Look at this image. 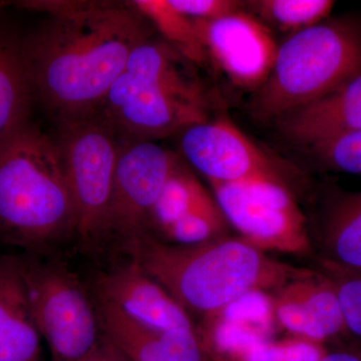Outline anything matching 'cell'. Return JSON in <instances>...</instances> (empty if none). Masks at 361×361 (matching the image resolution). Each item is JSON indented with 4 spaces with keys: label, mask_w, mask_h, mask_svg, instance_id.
<instances>
[{
    "label": "cell",
    "mask_w": 361,
    "mask_h": 361,
    "mask_svg": "<svg viewBox=\"0 0 361 361\" xmlns=\"http://www.w3.org/2000/svg\"><path fill=\"white\" fill-rule=\"evenodd\" d=\"M49 13L23 39L33 96L59 123L92 115L122 75L149 23L130 2L28 1Z\"/></svg>",
    "instance_id": "obj_1"
},
{
    "label": "cell",
    "mask_w": 361,
    "mask_h": 361,
    "mask_svg": "<svg viewBox=\"0 0 361 361\" xmlns=\"http://www.w3.org/2000/svg\"><path fill=\"white\" fill-rule=\"evenodd\" d=\"M123 245L133 262L189 315L206 317L246 294H273L311 273L270 257L240 236L226 235L193 245H177L148 234Z\"/></svg>",
    "instance_id": "obj_2"
},
{
    "label": "cell",
    "mask_w": 361,
    "mask_h": 361,
    "mask_svg": "<svg viewBox=\"0 0 361 361\" xmlns=\"http://www.w3.org/2000/svg\"><path fill=\"white\" fill-rule=\"evenodd\" d=\"M194 65L165 40L149 37L97 113L123 141L153 142L205 123L209 99Z\"/></svg>",
    "instance_id": "obj_3"
},
{
    "label": "cell",
    "mask_w": 361,
    "mask_h": 361,
    "mask_svg": "<svg viewBox=\"0 0 361 361\" xmlns=\"http://www.w3.org/2000/svg\"><path fill=\"white\" fill-rule=\"evenodd\" d=\"M77 225L58 141L27 122L0 147V234L39 249L77 233Z\"/></svg>",
    "instance_id": "obj_4"
},
{
    "label": "cell",
    "mask_w": 361,
    "mask_h": 361,
    "mask_svg": "<svg viewBox=\"0 0 361 361\" xmlns=\"http://www.w3.org/2000/svg\"><path fill=\"white\" fill-rule=\"evenodd\" d=\"M361 73V18L341 16L294 33L278 47L269 78L251 110L282 118L322 99Z\"/></svg>",
    "instance_id": "obj_5"
},
{
    "label": "cell",
    "mask_w": 361,
    "mask_h": 361,
    "mask_svg": "<svg viewBox=\"0 0 361 361\" xmlns=\"http://www.w3.org/2000/svg\"><path fill=\"white\" fill-rule=\"evenodd\" d=\"M56 139L77 211L78 236L94 245L109 235L120 137L94 113L59 123Z\"/></svg>",
    "instance_id": "obj_6"
},
{
    "label": "cell",
    "mask_w": 361,
    "mask_h": 361,
    "mask_svg": "<svg viewBox=\"0 0 361 361\" xmlns=\"http://www.w3.org/2000/svg\"><path fill=\"white\" fill-rule=\"evenodd\" d=\"M20 262L33 319L52 361H80L103 336L96 303L63 265Z\"/></svg>",
    "instance_id": "obj_7"
},
{
    "label": "cell",
    "mask_w": 361,
    "mask_h": 361,
    "mask_svg": "<svg viewBox=\"0 0 361 361\" xmlns=\"http://www.w3.org/2000/svg\"><path fill=\"white\" fill-rule=\"evenodd\" d=\"M209 184L228 224L256 248L295 255L312 250L307 220L286 185L268 180Z\"/></svg>",
    "instance_id": "obj_8"
},
{
    "label": "cell",
    "mask_w": 361,
    "mask_h": 361,
    "mask_svg": "<svg viewBox=\"0 0 361 361\" xmlns=\"http://www.w3.org/2000/svg\"><path fill=\"white\" fill-rule=\"evenodd\" d=\"M179 159L152 141H123L116 161L109 235L123 244L151 234V217Z\"/></svg>",
    "instance_id": "obj_9"
},
{
    "label": "cell",
    "mask_w": 361,
    "mask_h": 361,
    "mask_svg": "<svg viewBox=\"0 0 361 361\" xmlns=\"http://www.w3.org/2000/svg\"><path fill=\"white\" fill-rule=\"evenodd\" d=\"M180 147L209 182L268 180L286 185L272 159L224 116L183 130Z\"/></svg>",
    "instance_id": "obj_10"
},
{
    "label": "cell",
    "mask_w": 361,
    "mask_h": 361,
    "mask_svg": "<svg viewBox=\"0 0 361 361\" xmlns=\"http://www.w3.org/2000/svg\"><path fill=\"white\" fill-rule=\"evenodd\" d=\"M194 20L208 59L233 85L258 90L265 84L276 59L278 45L260 20L245 11L219 20Z\"/></svg>",
    "instance_id": "obj_11"
},
{
    "label": "cell",
    "mask_w": 361,
    "mask_h": 361,
    "mask_svg": "<svg viewBox=\"0 0 361 361\" xmlns=\"http://www.w3.org/2000/svg\"><path fill=\"white\" fill-rule=\"evenodd\" d=\"M270 297L275 322L298 338L319 343L348 334L336 292L319 271L297 278Z\"/></svg>",
    "instance_id": "obj_12"
},
{
    "label": "cell",
    "mask_w": 361,
    "mask_h": 361,
    "mask_svg": "<svg viewBox=\"0 0 361 361\" xmlns=\"http://www.w3.org/2000/svg\"><path fill=\"white\" fill-rule=\"evenodd\" d=\"M96 290L97 298L113 304L149 329L195 330L191 316L134 262L99 275Z\"/></svg>",
    "instance_id": "obj_13"
},
{
    "label": "cell",
    "mask_w": 361,
    "mask_h": 361,
    "mask_svg": "<svg viewBox=\"0 0 361 361\" xmlns=\"http://www.w3.org/2000/svg\"><path fill=\"white\" fill-rule=\"evenodd\" d=\"M96 306L103 334L130 361H202L201 343L195 330L155 331L108 301L97 298Z\"/></svg>",
    "instance_id": "obj_14"
},
{
    "label": "cell",
    "mask_w": 361,
    "mask_h": 361,
    "mask_svg": "<svg viewBox=\"0 0 361 361\" xmlns=\"http://www.w3.org/2000/svg\"><path fill=\"white\" fill-rule=\"evenodd\" d=\"M277 123L288 139L307 147L361 132V73L331 94L278 118Z\"/></svg>",
    "instance_id": "obj_15"
},
{
    "label": "cell",
    "mask_w": 361,
    "mask_h": 361,
    "mask_svg": "<svg viewBox=\"0 0 361 361\" xmlns=\"http://www.w3.org/2000/svg\"><path fill=\"white\" fill-rule=\"evenodd\" d=\"M40 334L33 319L20 260H0V361H37Z\"/></svg>",
    "instance_id": "obj_16"
},
{
    "label": "cell",
    "mask_w": 361,
    "mask_h": 361,
    "mask_svg": "<svg viewBox=\"0 0 361 361\" xmlns=\"http://www.w3.org/2000/svg\"><path fill=\"white\" fill-rule=\"evenodd\" d=\"M316 239L319 259L361 269V192L336 191L329 196Z\"/></svg>",
    "instance_id": "obj_17"
},
{
    "label": "cell",
    "mask_w": 361,
    "mask_h": 361,
    "mask_svg": "<svg viewBox=\"0 0 361 361\" xmlns=\"http://www.w3.org/2000/svg\"><path fill=\"white\" fill-rule=\"evenodd\" d=\"M32 97L23 39L0 30V147L30 122Z\"/></svg>",
    "instance_id": "obj_18"
},
{
    "label": "cell",
    "mask_w": 361,
    "mask_h": 361,
    "mask_svg": "<svg viewBox=\"0 0 361 361\" xmlns=\"http://www.w3.org/2000/svg\"><path fill=\"white\" fill-rule=\"evenodd\" d=\"M215 201L179 160L154 207L151 229L153 228L161 234L178 221Z\"/></svg>",
    "instance_id": "obj_19"
},
{
    "label": "cell",
    "mask_w": 361,
    "mask_h": 361,
    "mask_svg": "<svg viewBox=\"0 0 361 361\" xmlns=\"http://www.w3.org/2000/svg\"><path fill=\"white\" fill-rule=\"evenodd\" d=\"M130 2L149 23L158 28L166 42L195 65H202L208 59L195 20L179 13L171 6L169 0H135Z\"/></svg>",
    "instance_id": "obj_20"
},
{
    "label": "cell",
    "mask_w": 361,
    "mask_h": 361,
    "mask_svg": "<svg viewBox=\"0 0 361 361\" xmlns=\"http://www.w3.org/2000/svg\"><path fill=\"white\" fill-rule=\"evenodd\" d=\"M334 6L331 0H255L246 4L267 23L295 32L322 23Z\"/></svg>",
    "instance_id": "obj_21"
},
{
    "label": "cell",
    "mask_w": 361,
    "mask_h": 361,
    "mask_svg": "<svg viewBox=\"0 0 361 361\" xmlns=\"http://www.w3.org/2000/svg\"><path fill=\"white\" fill-rule=\"evenodd\" d=\"M318 270L331 282L336 292L348 334L361 342V269L318 259Z\"/></svg>",
    "instance_id": "obj_22"
},
{
    "label": "cell",
    "mask_w": 361,
    "mask_h": 361,
    "mask_svg": "<svg viewBox=\"0 0 361 361\" xmlns=\"http://www.w3.org/2000/svg\"><path fill=\"white\" fill-rule=\"evenodd\" d=\"M323 165L361 176V132L342 135L308 147Z\"/></svg>",
    "instance_id": "obj_23"
},
{
    "label": "cell",
    "mask_w": 361,
    "mask_h": 361,
    "mask_svg": "<svg viewBox=\"0 0 361 361\" xmlns=\"http://www.w3.org/2000/svg\"><path fill=\"white\" fill-rule=\"evenodd\" d=\"M323 355L318 343L298 338L279 343L264 342L244 361H319Z\"/></svg>",
    "instance_id": "obj_24"
},
{
    "label": "cell",
    "mask_w": 361,
    "mask_h": 361,
    "mask_svg": "<svg viewBox=\"0 0 361 361\" xmlns=\"http://www.w3.org/2000/svg\"><path fill=\"white\" fill-rule=\"evenodd\" d=\"M171 6L192 20H214L243 11L244 2L235 0H169Z\"/></svg>",
    "instance_id": "obj_25"
},
{
    "label": "cell",
    "mask_w": 361,
    "mask_h": 361,
    "mask_svg": "<svg viewBox=\"0 0 361 361\" xmlns=\"http://www.w3.org/2000/svg\"><path fill=\"white\" fill-rule=\"evenodd\" d=\"M319 361H361V342L324 353Z\"/></svg>",
    "instance_id": "obj_26"
},
{
    "label": "cell",
    "mask_w": 361,
    "mask_h": 361,
    "mask_svg": "<svg viewBox=\"0 0 361 361\" xmlns=\"http://www.w3.org/2000/svg\"><path fill=\"white\" fill-rule=\"evenodd\" d=\"M116 346H118V345H116ZM118 353H116V355L115 357H114L113 361H130V358L128 357V356L125 355V353H123L122 349L118 348Z\"/></svg>",
    "instance_id": "obj_27"
}]
</instances>
